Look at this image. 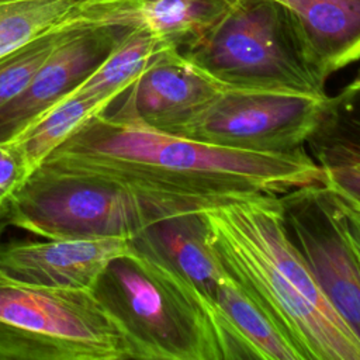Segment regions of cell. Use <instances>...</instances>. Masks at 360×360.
I'll use <instances>...</instances> for the list:
<instances>
[{
  "mask_svg": "<svg viewBox=\"0 0 360 360\" xmlns=\"http://www.w3.org/2000/svg\"><path fill=\"white\" fill-rule=\"evenodd\" d=\"M44 163L105 176L181 211H202L255 193L284 194L323 180L322 169L304 148H226L159 131L108 110L84 122Z\"/></svg>",
  "mask_w": 360,
  "mask_h": 360,
  "instance_id": "obj_1",
  "label": "cell"
},
{
  "mask_svg": "<svg viewBox=\"0 0 360 360\" xmlns=\"http://www.w3.org/2000/svg\"><path fill=\"white\" fill-rule=\"evenodd\" d=\"M222 269L264 309L302 360H360V339L328 301L285 228L280 194L201 211Z\"/></svg>",
  "mask_w": 360,
  "mask_h": 360,
  "instance_id": "obj_2",
  "label": "cell"
},
{
  "mask_svg": "<svg viewBox=\"0 0 360 360\" xmlns=\"http://www.w3.org/2000/svg\"><path fill=\"white\" fill-rule=\"evenodd\" d=\"M91 292L127 333L135 360H229L215 311L131 246L107 264Z\"/></svg>",
  "mask_w": 360,
  "mask_h": 360,
  "instance_id": "obj_3",
  "label": "cell"
},
{
  "mask_svg": "<svg viewBox=\"0 0 360 360\" xmlns=\"http://www.w3.org/2000/svg\"><path fill=\"white\" fill-rule=\"evenodd\" d=\"M0 360H135V352L91 291L0 270Z\"/></svg>",
  "mask_w": 360,
  "mask_h": 360,
  "instance_id": "obj_4",
  "label": "cell"
},
{
  "mask_svg": "<svg viewBox=\"0 0 360 360\" xmlns=\"http://www.w3.org/2000/svg\"><path fill=\"white\" fill-rule=\"evenodd\" d=\"M180 52L228 87L325 93V82L312 70L294 20L276 0H233Z\"/></svg>",
  "mask_w": 360,
  "mask_h": 360,
  "instance_id": "obj_5",
  "label": "cell"
},
{
  "mask_svg": "<svg viewBox=\"0 0 360 360\" xmlns=\"http://www.w3.org/2000/svg\"><path fill=\"white\" fill-rule=\"evenodd\" d=\"M179 211L105 176L42 163L17 191L4 221L45 238L129 239Z\"/></svg>",
  "mask_w": 360,
  "mask_h": 360,
  "instance_id": "obj_6",
  "label": "cell"
},
{
  "mask_svg": "<svg viewBox=\"0 0 360 360\" xmlns=\"http://www.w3.org/2000/svg\"><path fill=\"white\" fill-rule=\"evenodd\" d=\"M328 98L288 89L225 87L177 135L235 149L290 152L315 134Z\"/></svg>",
  "mask_w": 360,
  "mask_h": 360,
  "instance_id": "obj_7",
  "label": "cell"
},
{
  "mask_svg": "<svg viewBox=\"0 0 360 360\" xmlns=\"http://www.w3.org/2000/svg\"><path fill=\"white\" fill-rule=\"evenodd\" d=\"M285 228L322 292L360 339V262L336 195L322 183L280 194Z\"/></svg>",
  "mask_w": 360,
  "mask_h": 360,
  "instance_id": "obj_8",
  "label": "cell"
},
{
  "mask_svg": "<svg viewBox=\"0 0 360 360\" xmlns=\"http://www.w3.org/2000/svg\"><path fill=\"white\" fill-rule=\"evenodd\" d=\"M134 30L117 22L75 28L52 51L28 87L0 111V142L13 141L46 110L75 91Z\"/></svg>",
  "mask_w": 360,
  "mask_h": 360,
  "instance_id": "obj_9",
  "label": "cell"
},
{
  "mask_svg": "<svg viewBox=\"0 0 360 360\" xmlns=\"http://www.w3.org/2000/svg\"><path fill=\"white\" fill-rule=\"evenodd\" d=\"M225 87L179 49H170L131 84L115 112L155 129L179 134Z\"/></svg>",
  "mask_w": 360,
  "mask_h": 360,
  "instance_id": "obj_10",
  "label": "cell"
},
{
  "mask_svg": "<svg viewBox=\"0 0 360 360\" xmlns=\"http://www.w3.org/2000/svg\"><path fill=\"white\" fill-rule=\"evenodd\" d=\"M129 250L125 238H45L0 246V270L21 281L91 291L107 264Z\"/></svg>",
  "mask_w": 360,
  "mask_h": 360,
  "instance_id": "obj_11",
  "label": "cell"
},
{
  "mask_svg": "<svg viewBox=\"0 0 360 360\" xmlns=\"http://www.w3.org/2000/svg\"><path fill=\"white\" fill-rule=\"evenodd\" d=\"M128 242L132 249L159 263L193 288L217 315L215 291L225 270L208 245L201 211L163 215L145 225Z\"/></svg>",
  "mask_w": 360,
  "mask_h": 360,
  "instance_id": "obj_12",
  "label": "cell"
},
{
  "mask_svg": "<svg viewBox=\"0 0 360 360\" xmlns=\"http://www.w3.org/2000/svg\"><path fill=\"white\" fill-rule=\"evenodd\" d=\"M287 8L315 75L328 76L360 59V0H276Z\"/></svg>",
  "mask_w": 360,
  "mask_h": 360,
  "instance_id": "obj_13",
  "label": "cell"
},
{
  "mask_svg": "<svg viewBox=\"0 0 360 360\" xmlns=\"http://www.w3.org/2000/svg\"><path fill=\"white\" fill-rule=\"evenodd\" d=\"M215 309L229 360H302L264 309L226 271L215 291Z\"/></svg>",
  "mask_w": 360,
  "mask_h": 360,
  "instance_id": "obj_14",
  "label": "cell"
},
{
  "mask_svg": "<svg viewBox=\"0 0 360 360\" xmlns=\"http://www.w3.org/2000/svg\"><path fill=\"white\" fill-rule=\"evenodd\" d=\"M125 0L0 1V59L25 44L72 25L120 24Z\"/></svg>",
  "mask_w": 360,
  "mask_h": 360,
  "instance_id": "obj_15",
  "label": "cell"
},
{
  "mask_svg": "<svg viewBox=\"0 0 360 360\" xmlns=\"http://www.w3.org/2000/svg\"><path fill=\"white\" fill-rule=\"evenodd\" d=\"M170 49L179 48L148 30L136 28L70 94L97 97L112 104L152 62Z\"/></svg>",
  "mask_w": 360,
  "mask_h": 360,
  "instance_id": "obj_16",
  "label": "cell"
},
{
  "mask_svg": "<svg viewBox=\"0 0 360 360\" xmlns=\"http://www.w3.org/2000/svg\"><path fill=\"white\" fill-rule=\"evenodd\" d=\"M111 105L110 101L97 97L69 94L8 142L17 148L31 174L76 129Z\"/></svg>",
  "mask_w": 360,
  "mask_h": 360,
  "instance_id": "obj_17",
  "label": "cell"
},
{
  "mask_svg": "<svg viewBox=\"0 0 360 360\" xmlns=\"http://www.w3.org/2000/svg\"><path fill=\"white\" fill-rule=\"evenodd\" d=\"M77 27L45 34L0 59V111L28 87L52 51Z\"/></svg>",
  "mask_w": 360,
  "mask_h": 360,
  "instance_id": "obj_18",
  "label": "cell"
},
{
  "mask_svg": "<svg viewBox=\"0 0 360 360\" xmlns=\"http://www.w3.org/2000/svg\"><path fill=\"white\" fill-rule=\"evenodd\" d=\"M309 141L360 153V70L346 87L328 98L323 118Z\"/></svg>",
  "mask_w": 360,
  "mask_h": 360,
  "instance_id": "obj_19",
  "label": "cell"
},
{
  "mask_svg": "<svg viewBox=\"0 0 360 360\" xmlns=\"http://www.w3.org/2000/svg\"><path fill=\"white\" fill-rule=\"evenodd\" d=\"M308 145L322 169V184L360 204V153L332 143L309 141Z\"/></svg>",
  "mask_w": 360,
  "mask_h": 360,
  "instance_id": "obj_20",
  "label": "cell"
},
{
  "mask_svg": "<svg viewBox=\"0 0 360 360\" xmlns=\"http://www.w3.org/2000/svg\"><path fill=\"white\" fill-rule=\"evenodd\" d=\"M28 176L30 172L17 148L11 142H0V221H4L11 201Z\"/></svg>",
  "mask_w": 360,
  "mask_h": 360,
  "instance_id": "obj_21",
  "label": "cell"
},
{
  "mask_svg": "<svg viewBox=\"0 0 360 360\" xmlns=\"http://www.w3.org/2000/svg\"><path fill=\"white\" fill-rule=\"evenodd\" d=\"M333 194L336 195L339 205L343 211L347 238H349L352 248L360 262V204L346 195L336 194V193H333Z\"/></svg>",
  "mask_w": 360,
  "mask_h": 360,
  "instance_id": "obj_22",
  "label": "cell"
},
{
  "mask_svg": "<svg viewBox=\"0 0 360 360\" xmlns=\"http://www.w3.org/2000/svg\"><path fill=\"white\" fill-rule=\"evenodd\" d=\"M7 224L4 222V221H0V236H1V233H3V229H4V226H6ZM1 246V245H0Z\"/></svg>",
  "mask_w": 360,
  "mask_h": 360,
  "instance_id": "obj_23",
  "label": "cell"
},
{
  "mask_svg": "<svg viewBox=\"0 0 360 360\" xmlns=\"http://www.w3.org/2000/svg\"><path fill=\"white\" fill-rule=\"evenodd\" d=\"M0 1H17V0H0Z\"/></svg>",
  "mask_w": 360,
  "mask_h": 360,
  "instance_id": "obj_24",
  "label": "cell"
}]
</instances>
